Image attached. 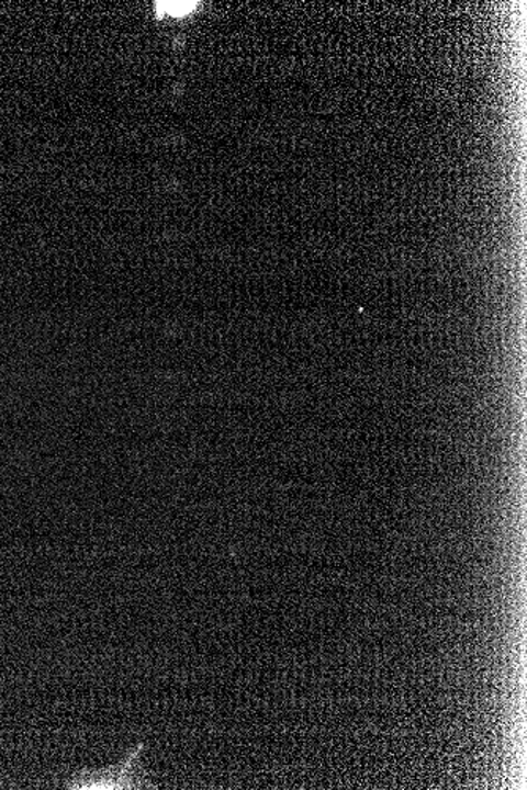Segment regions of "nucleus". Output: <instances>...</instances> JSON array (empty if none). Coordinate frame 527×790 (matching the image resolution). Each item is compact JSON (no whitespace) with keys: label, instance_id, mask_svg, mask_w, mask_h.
Here are the masks:
<instances>
[{"label":"nucleus","instance_id":"1","mask_svg":"<svg viewBox=\"0 0 527 790\" xmlns=\"http://www.w3.org/2000/svg\"><path fill=\"white\" fill-rule=\"evenodd\" d=\"M155 10H157L158 16L164 14H171V16H186L191 10L194 9L197 3L190 2H157L155 3Z\"/></svg>","mask_w":527,"mask_h":790}]
</instances>
